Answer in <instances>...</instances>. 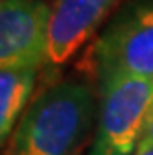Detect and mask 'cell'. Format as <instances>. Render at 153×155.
Wrapping results in <instances>:
<instances>
[{"label":"cell","instance_id":"cell-1","mask_svg":"<svg viewBox=\"0 0 153 155\" xmlns=\"http://www.w3.org/2000/svg\"><path fill=\"white\" fill-rule=\"evenodd\" d=\"M98 105L87 83L50 85L21 116L6 155H81Z\"/></svg>","mask_w":153,"mask_h":155},{"label":"cell","instance_id":"cell-2","mask_svg":"<svg viewBox=\"0 0 153 155\" xmlns=\"http://www.w3.org/2000/svg\"><path fill=\"white\" fill-rule=\"evenodd\" d=\"M89 61L98 83L118 76L153 80V0H127L96 37Z\"/></svg>","mask_w":153,"mask_h":155},{"label":"cell","instance_id":"cell-3","mask_svg":"<svg viewBox=\"0 0 153 155\" xmlns=\"http://www.w3.org/2000/svg\"><path fill=\"white\" fill-rule=\"evenodd\" d=\"M98 85V122L87 155H135L153 111V80L118 76Z\"/></svg>","mask_w":153,"mask_h":155},{"label":"cell","instance_id":"cell-4","mask_svg":"<svg viewBox=\"0 0 153 155\" xmlns=\"http://www.w3.org/2000/svg\"><path fill=\"white\" fill-rule=\"evenodd\" d=\"M120 0H54L46 26L44 65L67 63L96 33Z\"/></svg>","mask_w":153,"mask_h":155},{"label":"cell","instance_id":"cell-5","mask_svg":"<svg viewBox=\"0 0 153 155\" xmlns=\"http://www.w3.org/2000/svg\"><path fill=\"white\" fill-rule=\"evenodd\" d=\"M48 15L43 0H0V70L44 63Z\"/></svg>","mask_w":153,"mask_h":155},{"label":"cell","instance_id":"cell-6","mask_svg":"<svg viewBox=\"0 0 153 155\" xmlns=\"http://www.w3.org/2000/svg\"><path fill=\"white\" fill-rule=\"evenodd\" d=\"M44 63L17 65L0 70V148L13 135L15 124L28 109L39 70Z\"/></svg>","mask_w":153,"mask_h":155},{"label":"cell","instance_id":"cell-7","mask_svg":"<svg viewBox=\"0 0 153 155\" xmlns=\"http://www.w3.org/2000/svg\"><path fill=\"white\" fill-rule=\"evenodd\" d=\"M146 148H153V111H151L149 118H148V122H146V127H144V133H142V139H140L137 150H146Z\"/></svg>","mask_w":153,"mask_h":155},{"label":"cell","instance_id":"cell-8","mask_svg":"<svg viewBox=\"0 0 153 155\" xmlns=\"http://www.w3.org/2000/svg\"><path fill=\"white\" fill-rule=\"evenodd\" d=\"M135 155H153V148H146V150H137Z\"/></svg>","mask_w":153,"mask_h":155}]
</instances>
